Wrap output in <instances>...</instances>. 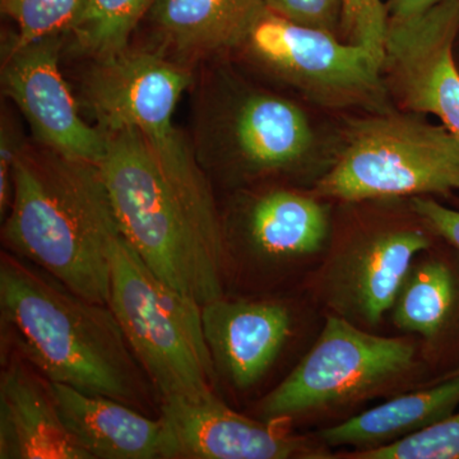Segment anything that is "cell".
<instances>
[{
  "label": "cell",
  "instance_id": "obj_1",
  "mask_svg": "<svg viewBox=\"0 0 459 459\" xmlns=\"http://www.w3.org/2000/svg\"><path fill=\"white\" fill-rule=\"evenodd\" d=\"M2 332L48 382L143 403L142 367L107 304L87 300L16 255L0 259Z\"/></svg>",
  "mask_w": 459,
  "mask_h": 459
},
{
  "label": "cell",
  "instance_id": "obj_2",
  "mask_svg": "<svg viewBox=\"0 0 459 459\" xmlns=\"http://www.w3.org/2000/svg\"><path fill=\"white\" fill-rule=\"evenodd\" d=\"M23 151L3 240L75 294L108 305L111 255L122 234L100 166L49 148Z\"/></svg>",
  "mask_w": 459,
  "mask_h": 459
},
{
  "label": "cell",
  "instance_id": "obj_3",
  "mask_svg": "<svg viewBox=\"0 0 459 459\" xmlns=\"http://www.w3.org/2000/svg\"><path fill=\"white\" fill-rule=\"evenodd\" d=\"M105 137L99 166L123 237L172 289L201 305L223 298L225 241L214 199L169 179L135 129Z\"/></svg>",
  "mask_w": 459,
  "mask_h": 459
},
{
  "label": "cell",
  "instance_id": "obj_4",
  "mask_svg": "<svg viewBox=\"0 0 459 459\" xmlns=\"http://www.w3.org/2000/svg\"><path fill=\"white\" fill-rule=\"evenodd\" d=\"M108 307L162 401L213 395L202 305L160 280L123 235L111 255Z\"/></svg>",
  "mask_w": 459,
  "mask_h": 459
},
{
  "label": "cell",
  "instance_id": "obj_5",
  "mask_svg": "<svg viewBox=\"0 0 459 459\" xmlns=\"http://www.w3.org/2000/svg\"><path fill=\"white\" fill-rule=\"evenodd\" d=\"M80 104L102 133L135 129L169 179L198 197L212 198L210 180L175 126V108L193 83L188 66L153 51L126 50L92 59Z\"/></svg>",
  "mask_w": 459,
  "mask_h": 459
},
{
  "label": "cell",
  "instance_id": "obj_6",
  "mask_svg": "<svg viewBox=\"0 0 459 459\" xmlns=\"http://www.w3.org/2000/svg\"><path fill=\"white\" fill-rule=\"evenodd\" d=\"M459 190V138L444 126L385 115L352 126L316 195L343 202L451 195Z\"/></svg>",
  "mask_w": 459,
  "mask_h": 459
},
{
  "label": "cell",
  "instance_id": "obj_7",
  "mask_svg": "<svg viewBox=\"0 0 459 459\" xmlns=\"http://www.w3.org/2000/svg\"><path fill=\"white\" fill-rule=\"evenodd\" d=\"M415 356L406 338L377 336L329 316L313 349L263 398L262 420L282 421L362 400L409 373Z\"/></svg>",
  "mask_w": 459,
  "mask_h": 459
},
{
  "label": "cell",
  "instance_id": "obj_8",
  "mask_svg": "<svg viewBox=\"0 0 459 459\" xmlns=\"http://www.w3.org/2000/svg\"><path fill=\"white\" fill-rule=\"evenodd\" d=\"M240 47L283 80L322 98L371 100L382 93L383 68L369 51L267 7Z\"/></svg>",
  "mask_w": 459,
  "mask_h": 459
},
{
  "label": "cell",
  "instance_id": "obj_9",
  "mask_svg": "<svg viewBox=\"0 0 459 459\" xmlns=\"http://www.w3.org/2000/svg\"><path fill=\"white\" fill-rule=\"evenodd\" d=\"M65 36H50L25 47L5 48L2 87L31 126L41 147L99 165L107 137L84 120L78 100L69 90L59 57Z\"/></svg>",
  "mask_w": 459,
  "mask_h": 459
},
{
  "label": "cell",
  "instance_id": "obj_10",
  "mask_svg": "<svg viewBox=\"0 0 459 459\" xmlns=\"http://www.w3.org/2000/svg\"><path fill=\"white\" fill-rule=\"evenodd\" d=\"M458 32L459 0L389 20L383 71L407 110L435 115L459 138V71L453 56Z\"/></svg>",
  "mask_w": 459,
  "mask_h": 459
},
{
  "label": "cell",
  "instance_id": "obj_11",
  "mask_svg": "<svg viewBox=\"0 0 459 459\" xmlns=\"http://www.w3.org/2000/svg\"><path fill=\"white\" fill-rule=\"evenodd\" d=\"M165 459L327 458L318 440L296 437L276 422L235 412L216 395L162 401Z\"/></svg>",
  "mask_w": 459,
  "mask_h": 459
},
{
  "label": "cell",
  "instance_id": "obj_12",
  "mask_svg": "<svg viewBox=\"0 0 459 459\" xmlns=\"http://www.w3.org/2000/svg\"><path fill=\"white\" fill-rule=\"evenodd\" d=\"M431 235L427 228L394 226L353 240L325 271L329 307L360 327H376L391 312L413 263L433 247Z\"/></svg>",
  "mask_w": 459,
  "mask_h": 459
},
{
  "label": "cell",
  "instance_id": "obj_13",
  "mask_svg": "<svg viewBox=\"0 0 459 459\" xmlns=\"http://www.w3.org/2000/svg\"><path fill=\"white\" fill-rule=\"evenodd\" d=\"M222 135L247 170H285L300 162L312 147L307 115L294 102L264 92L238 100L223 122L198 117L197 138Z\"/></svg>",
  "mask_w": 459,
  "mask_h": 459
},
{
  "label": "cell",
  "instance_id": "obj_14",
  "mask_svg": "<svg viewBox=\"0 0 459 459\" xmlns=\"http://www.w3.org/2000/svg\"><path fill=\"white\" fill-rule=\"evenodd\" d=\"M202 322L214 368L238 389L250 388L267 373L291 329L282 305L223 298L202 305Z\"/></svg>",
  "mask_w": 459,
  "mask_h": 459
},
{
  "label": "cell",
  "instance_id": "obj_15",
  "mask_svg": "<svg viewBox=\"0 0 459 459\" xmlns=\"http://www.w3.org/2000/svg\"><path fill=\"white\" fill-rule=\"evenodd\" d=\"M21 356L0 377V458L91 459L60 418L50 382Z\"/></svg>",
  "mask_w": 459,
  "mask_h": 459
},
{
  "label": "cell",
  "instance_id": "obj_16",
  "mask_svg": "<svg viewBox=\"0 0 459 459\" xmlns=\"http://www.w3.org/2000/svg\"><path fill=\"white\" fill-rule=\"evenodd\" d=\"M50 386L65 428L91 459L161 458V418H147L107 395L86 394L60 383Z\"/></svg>",
  "mask_w": 459,
  "mask_h": 459
},
{
  "label": "cell",
  "instance_id": "obj_17",
  "mask_svg": "<svg viewBox=\"0 0 459 459\" xmlns=\"http://www.w3.org/2000/svg\"><path fill=\"white\" fill-rule=\"evenodd\" d=\"M264 0H156L147 16L175 62L240 47Z\"/></svg>",
  "mask_w": 459,
  "mask_h": 459
},
{
  "label": "cell",
  "instance_id": "obj_18",
  "mask_svg": "<svg viewBox=\"0 0 459 459\" xmlns=\"http://www.w3.org/2000/svg\"><path fill=\"white\" fill-rule=\"evenodd\" d=\"M458 406L459 373H455L430 388L400 395L323 429L316 440L323 446H353L355 451L379 448L448 418Z\"/></svg>",
  "mask_w": 459,
  "mask_h": 459
},
{
  "label": "cell",
  "instance_id": "obj_19",
  "mask_svg": "<svg viewBox=\"0 0 459 459\" xmlns=\"http://www.w3.org/2000/svg\"><path fill=\"white\" fill-rule=\"evenodd\" d=\"M395 327L437 341L459 328V267L431 255L415 262L391 309Z\"/></svg>",
  "mask_w": 459,
  "mask_h": 459
},
{
  "label": "cell",
  "instance_id": "obj_20",
  "mask_svg": "<svg viewBox=\"0 0 459 459\" xmlns=\"http://www.w3.org/2000/svg\"><path fill=\"white\" fill-rule=\"evenodd\" d=\"M253 244L271 256H304L322 249L328 214L316 198L291 190H274L256 199L247 213Z\"/></svg>",
  "mask_w": 459,
  "mask_h": 459
},
{
  "label": "cell",
  "instance_id": "obj_21",
  "mask_svg": "<svg viewBox=\"0 0 459 459\" xmlns=\"http://www.w3.org/2000/svg\"><path fill=\"white\" fill-rule=\"evenodd\" d=\"M156 0H87L74 27L75 49L91 59L111 56L128 48L129 38Z\"/></svg>",
  "mask_w": 459,
  "mask_h": 459
},
{
  "label": "cell",
  "instance_id": "obj_22",
  "mask_svg": "<svg viewBox=\"0 0 459 459\" xmlns=\"http://www.w3.org/2000/svg\"><path fill=\"white\" fill-rule=\"evenodd\" d=\"M3 13L17 23L18 32L5 48H21L50 36L71 35L87 0H0Z\"/></svg>",
  "mask_w": 459,
  "mask_h": 459
},
{
  "label": "cell",
  "instance_id": "obj_23",
  "mask_svg": "<svg viewBox=\"0 0 459 459\" xmlns=\"http://www.w3.org/2000/svg\"><path fill=\"white\" fill-rule=\"evenodd\" d=\"M350 459H459V412L379 448L346 453Z\"/></svg>",
  "mask_w": 459,
  "mask_h": 459
},
{
  "label": "cell",
  "instance_id": "obj_24",
  "mask_svg": "<svg viewBox=\"0 0 459 459\" xmlns=\"http://www.w3.org/2000/svg\"><path fill=\"white\" fill-rule=\"evenodd\" d=\"M388 27V9L382 0H342L340 29L344 41L369 51L382 68Z\"/></svg>",
  "mask_w": 459,
  "mask_h": 459
},
{
  "label": "cell",
  "instance_id": "obj_25",
  "mask_svg": "<svg viewBox=\"0 0 459 459\" xmlns=\"http://www.w3.org/2000/svg\"><path fill=\"white\" fill-rule=\"evenodd\" d=\"M267 8L281 16L336 33L341 25L342 0H264Z\"/></svg>",
  "mask_w": 459,
  "mask_h": 459
},
{
  "label": "cell",
  "instance_id": "obj_26",
  "mask_svg": "<svg viewBox=\"0 0 459 459\" xmlns=\"http://www.w3.org/2000/svg\"><path fill=\"white\" fill-rule=\"evenodd\" d=\"M411 208L424 228L443 238L459 255V210L446 207L429 195L411 198Z\"/></svg>",
  "mask_w": 459,
  "mask_h": 459
},
{
  "label": "cell",
  "instance_id": "obj_27",
  "mask_svg": "<svg viewBox=\"0 0 459 459\" xmlns=\"http://www.w3.org/2000/svg\"><path fill=\"white\" fill-rule=\"evenodd\" d=\"M26 146L21 141L17 126L3 115L0 126V214L4 219L8 213L13 195V174L18 159L22 155Z\"/></svg>",
  "mask_w": 459,
  "mask_h": 459
},
{
  "label": "cell",
  "instance_id": "obj_28",
  "mask_svg": "<svg viewBox=\"0 0 459 459\" xmlns=\"http://www.w3.org/2000/svg\"><path fill=\"white\" fill-rule=\"evenodd\" d=\"M444 2L446 0H388L386 9L389 20H406L424 13Z\"/></svg>",
  "mask_w": 459,
  "mask_h": 459
},
{
  "label": "cell",
  "instance_id": "obj_29",
  "mask_svg": "<svg viewBox=\"0 0 459 459\" xmlns=\"http://www.w3.org/2000/svg\"><path fill=\"white\" fill-rule=\"evenodd\" d=\"M455 373H459V368H458V369H455V371H453L452 374H455ZM449 376H451V374H449Z\"/></svg>",
  "mask_w": 459,
  "mask_h": 459
}]
</instances>
